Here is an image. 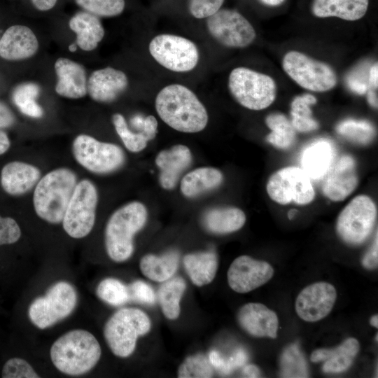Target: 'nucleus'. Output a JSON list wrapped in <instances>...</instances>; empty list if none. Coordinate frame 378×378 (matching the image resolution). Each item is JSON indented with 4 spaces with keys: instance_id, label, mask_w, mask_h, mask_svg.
<instances>
[{
    "instance_id": "423d86ee",
    "label": "nucleus",
    "mask_w": 378,
    "mask_h": 378,
    "mask_svg": "<svg viewBox=\"0 0 378 378\" xmlns=\"http://www.w3.org/2000/svg\"><path fill=\"white\" fill-rule=\"evenodd\" d=\"M228 89L242 106L253 111L269 107L275 100L276 85L270 76L246 67L232 70Z\"/></svg>"
},
{
    "instance_id": "f704fd0d",
    "label": "nucleus",
    "mask_w": 378,
    "mask_h": 378,
    "mask_svg": "<svg viewBox=\"0 0 378 378\" xmlns=\"http://www.w3.org/2000/svg\"><path fill=\"white\" fill-rule=\"evenodd\" d=\"M40 93L38 85L26 83L16 87L13 92V101L18 109L27 116L38 118L43 116V110L37 103Z\"/></svg>"
},
{
    "instance_id": "aec40b11",
    "label": "nucleus",
    "mask_w": 378,
    "mask_h": 378,
    "mask_svg": "<svg viewBox=\"0 0 378 378\" xmlns=\"http://www.w3.org/2000/svg\"><path fill=\"white\" fill-rule=\"evenodd\" d=\"M192 160L190 148L183 144L174 145L161 150L155 158V164L160 170L159 182L162 188L173 189Z\"/></svg>"
},
{
    "instance_id": "603ef678",
    "label": "nucleus",
    "mask_w": 378,
    "mask_h": 378,
    "mask_svg": "<svg viewBox=\"0 0 378 378\" xmlns=\"http://www.w3.org/2000/svg\"><path fill=\"white\" fill-rule=\"evenodd\" d=\"M209 362L211 365L221 370L224 365V360L220 356L218 352L212 351L209 354Z\"/></svg>"
},
{
    "instance_id": "a19ab883",
    "label": "nucleus",
    "mask_w": 378,
    "mask_h": 378,
    "mask_svg": "<svg viewBox=\"0 0 378 378\" xmlns=\"http://www.w3.org/2000/svg\"><path fill=\"white\" fill-rule=\"evenodd\" d=\"M86 12L97 17L111 18L119 15L125 6V0H74Z\"/></svg>"
},
{
    "instance_id": "4be33fe9",
    "label": "nucleus",
    "mask_w": 378,
    "mask_h": 378,
    "mask_svg": "<svg viewBox=\"0 0 378 378\" xmlns=\"http://www.w3.org/2000/svg\"><path fill=\"white\" fill-rule=\"evenodd\" d=\"M54 69L57 78L55 88L57 94L75 99L86 95V71L81 64L66 57H59L55 61Z\"/></svg>"
},
{
    "instance_id": "4c0bfd02",
    "label": "nucleus",
    "mask_w": 378,
    "mask_h": 378,
    "mask_svg": "<svg viewBox=\"0 0 378 378\" xmlns=\"http://www.w3.org/2000/svg\"><path fill=\"white\" fill-rule=\"evenodd\" d=\"M280 368L283 377H309L306 360L297 344H291L283 351Z\"/></svg>"
},
{
    "instance_id": "1a4fd4ad",
    "label": "nucleus",
    "mask_w": 378,
    "mask_h": 378,
    "mask_svg": "<svg viewBox=\"0 0 378 378\" xmlns=\"http://www.w3.org/2000/svg\"><path fill=\"white\" fill-rule=\"evenodd\" d=\"M98 192L93 182H78L66 209L62 223L71 237L81 239L92 231L96 219Z\"/></svg>"
},
{
    "instance_id": "c9c22d12",
    "label": "nucleus",
    "mask_w": 378,
    "mask_h": 378,
    "mask_svg": "<svg viewBox=\"0 0 378 378\" xmlns=\"http://www.w3.org/2000/svg\"><path fill=\"white\" fill-rule=\"evenodd\" d=\"M336 130L343 137L359 145L370 144L375 136L373 125L363 120H344L337 125Z\"/></svg>"
},
{
    "instance_id": "f03ea898",
    "label": "nucleus",
    "mask_w": 378,
    "mask_h": 378,
    "mask_svg": "<svg viewBox=\"0 0 378 378\" xmlns=\"http://www.w3.org/2000/svg\"><path fill=\"white\" fill-rule=\"evenodd\" d=\"M101 355L102 349L97 338L83 329L66 332L52 343L50 349L53 365L62 373L71 376L90 371Z\"/></svg>"
},
{
    "instance_id": "a18cd8bd",
    "label": "nucleus",
    "mask_w": 378,
    "mask_h": 378,
    "mask_svg": "<svg viewBox=\"0 0 378 378\" xmlns=\"http://www.w3.org/2000/svg\"><path fill=\"white\" fill-rule=\"evenodd\" d=\"M130 300L140 303L152 304L155 301V295L153 288L146 282L136 280L129 286Z\"/></svg>"
},
{
    "instance_id": "bb28decb",
    "label": "nucleus",
    "mask_w": 378,
    "mask_h": 378,
    "mask_svg": "<svg viewBox=\"0 0 378 378\" xmlns=\"http://www.w3.org/2000/svg\"><path fill=\"white\" fill-rule=\"evenodd\" d=\"M369 0H313L311 10L317 18L336 17L355 21L366 13Z\"/></svg>"
},
{
    "instance_id": "7c9ffc66",
    "label": "nucleus",
    "mask_w": 378,
    "mask_h": 378,
    "mask_svg": "<svg viewBox=\"0 0 378 378\" xmlns=\"http://www.w3.org/2000/svg\"><path fill=\"white\" fill-rule=\"evenodd\" d=\"M179 253L170 250L161 255L147 254L140 260L142 274L148 279L164 282L174 276L178 267Z\"/></svg>"
},
{
    "instance_id": "0eeeda50",
    "label": "nucleus",
    "mask_w": 378,
    "mask_h": 378,
    "mask_svg": "<svg viewBox=\"0 0 378 378\" xmlns=\"http://www.w3.org/2000/svg\"><path fill=\"white\" fill-rule=\"evenodd\" d=\"M78 300L75 288L65 281L52 285L46 293L30 304L28 316L31 322L43 330L68 317L74 310Z\"/></svg>"
},
{
    "instance_id": "39448f33",
    "label": "nucleus",
    "mask_w": 378,
    "mask_h": 378,
    "mask_svg": "<svg viewBox=\"0 0 378 378\" xmlns=\"http://www.w3.org/2000/svg\"><path fill=\"white\" fill-rule=\"evenodd\" d=\"M150 327L145 312L137 308H122L106 322L104 336L115 356L127 358L134 352L138 337L148 332Z\"/></svg>"
},
{
    "instance_id": "ddd939ff",
    "label": "nucleus",
    "mask_w": 378,
    "mask_h": 378,
    "mask_svg": "<svg viewBox=\"0 0 378 378\" xmlns=\"http://www.w3.org/2000/svg\"><path fill=\"white\" fill-rule=\"evenodd\" d=\"M266 190L273 201L282 205L292 202L305 205L315 197L312 179L298 167H284L274 172L267 181Z\"/></svg>"
},
{
    "instance_id": "72a5a7b5",
    "label": "nucleus",
    "mask_w": 378,
    "mask_h": 378,
    "mask_svg": "<svg viewBox=\"0 0 378 378\" xmlns=\"http://www.w3.org/2000/svg\"><path fill=\"white\" fill-rule=\"evenodd\" d=\"M316 102V97L311 94H304L293 99L290 104V122L296 131L309 132L318 128V123L313 118L310 108V106Z\"/></svg>"
},
{
    "instance_id": "b1692460",
    "label": "nucleus",
    "mask_w": 378,
    "mask_h": 378,
    "mask_svg": "<svg viewBox=\"0 0 378 378\" xmlns=\"http://www.w3.org/2000/svg\"><path fill=\"white\" fill-rule=\"evenodd\" d=\"M335 147L329 140L314 141L303 150L300 168L311 179H322L335 160Z\"/></svg>"
},
{
    "instance_id": "f257e3e1",
    "label": "nucleus",
    "mask_w": 378,
    "mask_h": 378,
    "mask_svg": "<svg viewBox=\"0 0 378 378\" xmlns=\"http://www.w3.org/2000/svg\"><path fill=\"white\" fill-rule=\"evenodd\" d=\"M155 106L161 120L176 131L197 133L207 125L206 108L196 94L183 85L163 88L156 96Z\"/></svg>"
},
{
    "instance_id": "ea45409f",
    "label": "nucleus",
    "mask_w": 378,
    "mask_h": 378,
    "mask_svg": "<svg viewBox=\"0 0 378 378\" xmlns=\"http://www.w3.org/2000/svg\"><path fill=\"white\" fill-rule=\"evenodd\" d=\"M213 374L209 360L202 354L187 357L179 365L177 372L179 378H209Z\"/></svg>"
},
{
    "instance_id": "2eb2a0df",
    "label": "nucleus",
    "mask_w": 378,
    "mask_h": 378,
    "mask_svg": "<svg viewBox=\"0 0 378 378\" xmlns=\"http://www.w3.org/2000/svg\"><path fill=\"white\" fill-rule=\"evenodd\" d=\"M274 275L270 263L248 255L237 257L227 271V282L235 292L245 293L266 284Z\"/></svg>"
},
{
    "instance_id": "37998d69",
    "label": "nucleus",
    "mask_w": 378,
    "mask_h": 378,
    "mask_svg": "<svg viewBox=\"0 0 378 378\" xmlns=\"http://www.w3.org/2000/svg\"><path fill=\"white\" fill-rule=\"evenodd\" d=\"M223 2L224 0H189L188 8L193 17L207 18L220 9Z\"/></svg>"
},
{
    "instance_id": "5fc2aeb1",
    "label": "nucleus",
    "mask_w": 378,
    "mask_h": 378,
    "mask_svg": "<svg viewBox=\"0 0 378 378\" xmlns=\"http://www.w3.org/2000/svg\"><path fill=\"white\" fill-rule=\"evenodd\" d=\"M243 374L247 377H258L260 375V370L254 365H247L243 369Z\"/></svg>"
},
{
    "instance_id": "473e14b6",
    "label": "nucleus",
    "mask_w": 378,
    "mask_h": 378,
    "mask_svg": "<svg viewBox=\"0 0 378 378\" xmlns=\"http://www.w3.org/2000/svg\"><path fill=\"white\" fill-rule=\"evenodd\" d=\"M265 123L271 132L266 140L274 147L286 150L296 141V130L288 118L280 113H273L265 118Z\"/></svg>"
},
{
    "instance_id": "864d4df0",
    "label": "nucleus",
    "mask_w": 378,
    "mask_h": 378,
    "mask_svg": "<svg viewBox=\"0 0 378 378\" xmlns=\"http://www.w3.org/2000/svg\"><path fill=\"white\" fill-rule=\"evenodd\" d=\"M10 146V139L4 132L0 130V155L5 153Z\"/></svg>"
},
{
    "instance_id": "4d7b16f0",
    "label": "nucleus",
    "mask_w": 378,
    "mask_h": 378,
    "mask_svg": "<svg viewBox=\"0 0 378 378\" xmlns=\"http://www.w3.org/2000/svg\"><path fill=\"white\" fill-rule=\"evenodd\" d=\"M261 2L267 6H277L281 5L285 0H260Z\"/></svg>"
},
{
    "instance_id": "5701e85b",
    "label": "nucleus",
    "mask_w": 378,
    "mask_h": 378,
    "mask_svg": "<svg viewBox=\"0 0 378 378\" xmlns=\"http://www.w3.org/2000/svg\"><path fill=\"white\" fill-rule=\"evenodd\" d=\"M40 178L41 171L37 167L21 161H13L2 168L0 181L6 193L18 196L30 191Z\"/></svg>"
},
{
    "instance_id": "a878e982",
    "label": "nucleus",
    "mask_w": 378,
    "mask_h": 378,
    "mask_svg": "<svg viewBox=\"0 0 378 378\" xmlns=\"http://www.w3.org/2000/svg\"><path fill=\"white\" fill-rule=\"evenodd\" d=\"M69 28L76 35V45L84 51L94 50L104 36V29L99 17L86 11L73 15Z\"/></svg>"
},
{
    "instance_id": "c03bdc74",
    "label": "nucleus",
    "mask_w": 378,
    "mask_h": 378,
    "mask_svg": "<svg viewBox=\"0 0 378 378\" xmlns=\"http://www.w3.org/2000/svg\"><path fill=\"white\" fill-rule=\"evenodd\" d=\"M21 237V230L16 220L0 216V246L17 242Z\"/></svg>"
},
{
    "instance_id": "dca6fc26",
    "label": "nucleus",
    "mask_w": 378,
    "mask_h": 378,
    "mask_svg": "<svg viewBox=\"0 0 378 378\" xmlns=\"http://www.w3.org/2000/svg\"><path fill=\"white\" fill-rule=\"evenodd\" d=\"M337 299L335 287L327 282H316L305 287L298 295L295 311L308 322L325 318L332 310Z\"/></svg>"
},
{
    "instance_id": "c85d7f7f",
    "label": "nucleus",
    "mask_w": 378,
    "mask_h": 378,
    "mask_svg": "<svg viewBox=\"0 0 378 378\" xmlns=\"http://www.w3.org/2000/svg\"><path fill=\"white\" fill-rule=\"evenodd\" d=\"M245 222L244 211L233 206L212 208L206 211L202 217L205 228L218 234L236 232L244 226Z\"/></svg>"
},
{
    "instance_id": "20e7f679",
    "label": "nucleus",
    "mask_w": 378,
    "mask_h": 378,
    "mask_svg": "<svg viewBox=\"0 0 378 378\" xmlns=\"http://www.w3.org/2000/svg\"><path fill=\"white\" fill-rule=\"evenodd\" d=\"M77 183L76 174L69 168H57L45 174L36 185L33 194L37 216L51 224L62 223Z\"/></svg>"
},
{
    "instance_id": "f8f14e48",
    "label": "nucleus",
    "mask_w": 378,
    "mask_h": 378,
    "mask_svg": "<svg viewBox=\"0 0 378 378\" xmlns=\"http://www.w3.org/2000/svg\"><path fill=\"white\" fill-rule=\"evenodd\" d=\"M148 50L159 64L175 72L192 71L199 62L200 55L196 45L180 36L159 34L150 41Z\"/></svg>"
},
{
    "instance_id": "9b49d317",
    "label": "nucleus",
    "mask_w": 378,
    "mask_h": 378,
    "mask_svg": "<svg viewBox=\"0 0 378 378\" xmlns=\"http://www.w3.org/2000/svg\"><path fill=\"white\" fill-rule=\"evenodd\" d=\"M282 66L297 84L310 91L326 92L337 84L336 74L330 66L298 51L287 52Z\"/></svg>"
},
{
    "instance_id": "13d9d810",
    "label": "nucleus",
    "mask_w": 378,
    "mask_h": 378,
    "mask_svg": "<svg viewBox=\"0 0 378 378\" xmlns=\"http://www.w3.org/2000/svg\"><path fill=\"white\" fill-rule=\"evenodd\" d=\"M370 323L372 326L377 328H378V316L377 314L372 316L370 320Z\"/></svg>"
},
{
    "instance_id": "09e8293b",
    "label": "nucleus",
    "mask_w": 378,
    "mask_h": 378,
    "mask_svg": "<svg viewBox=\"0 0 378 378\" xmlns=\"http://www.w3.org/2000/svg\"><path fill=\"white\" fill-rule=\"evenodd\" d=\"M15 122V118L11 110L0 102V128L12 126Z\"/></svg>"
},
{
    "instance_id": "f3484780",
    "label": "nucleus",
    "mask_w": 378,
    "mask_h": 378,
    "mask_svg": "<svg viewBox=\"0 0 378 378\" xmlns=\"http://www.w3.org/2000/svg\"><path fill=\"white\" fill-rule=\"evenodd\" d=\"M323 178V195L334 202L344 200L355 190L358 184L356 160L349 155L335 158Z\"/></svg>"
},
{
    "instance_id": "393cba45",
    "label": "nucleus",
    "mask_w": 378,
    "mask_h": 378,
    "mask_svg": "<svg viewBox=\"0 0 378 378\" xmlns=\"http://www.w3.org/2000/svg\"><path fill=\"white\" fill-rule=\"evenodd\" d=\"M358 351V341L349 337L334 349H316L312 353L310 360L313 363L323 361L324 372L340 373L349 368Z\"/></svg>"
},
{
    "instance_id": "49530a36",
    "label": "nucleus",
    "mask_w": 378,
    "mask_h": 378,
    "mask_svg": "<svg viewBox=\"0 0 378 378\" xmlns=\"http://www.w3.org/2000/svg\"><path fill=\"white\" fill-rule=\"evenodd\" d=\"M346 83L349 88L358 94H363L369 90L368 77L363 76L360 71L352 72L347 78Z\"/></svg>"
},
{
    "instance_id": "7ed1b4c3",
    "label": "nucleus",
    "mask_w": 378,
    "mask_h": 378,
    "mask_svg": "<svg viewBox=\"0 0 378 378\" xmlns=\"http://www.w3.org/2000/svg\"><path fill=\"white\" fill-rule=\"evenodd\" d=\"M147 218L146 206L138 201L129 202L111 214L105 227L104 244L112 260L122 262L132 255L134 237L145 226Z\"/></svg>"
},
{
    "instance_id": "8fccbe9b",
    "label": "nucleus",
    "mask_w": 378,
    "mask_h": 378,
    "mask_svg": "<svg viewBox=\"0 0 378 378\" xmlns=\"http://www.w3.org/2000/svg\"><path fill=\"white\" fill-rule=\"evenodd\" d=\"M33 6L40 11H47L56 5L57 0H31Z\"/></svg>"
},
{
    "instance_id": "bf43d9fd",
    "label": "nucleus",
    "mask_w": 378,
    "mask_h": 378,
    "mask_svg": "<svg viewBox=\"0 0 378 378\" xmlns=\"http://www.w3.org/2000/svg\"><path fill=\"white\" fill-rule=\"evenodd\" d=\"M69 50L71 51H74L76 50V45L75 44H73L71 46H69Z\"/></svg>"
},
{
    "instance_id": "4468645a",
    "label": "nucleus",
    "mask_w": 378,
    "mask_h": 378,
    "mask_svg": "<svg viewBox=\"0 0 378 378\" xmlns=\"http://www.w3.org/2000/svg\"><path fill=\"white\" fill-rule=\"evenodd\" d=\"M206 27L217 42L228 48H246L256 37L252 24L234 10L219 9L207 18Z\"/></svg>"
},
{
    "instance_id": "9d476101",
    "label": "nucleus",
    "mask_w": 378,
    "mask_h": 378,
    "mask_svg": "<svg viewBox=\"0 0 378 378\" xmlns=\"http://www.w3.org/2000/svg\"><path fill=\"white\" fill-rule=\"evenodd\" d=\"M377 216L374 201L368 195H358L339 214L336 223L337 234L346 244L360 245L372 233Z\"/></svg>"
},
{
    "instance_id": "6e6d98bb",
    "label": "nucleus",
    "mask_w": 378,
    "mask_h": 378,
    "mask_svg": "<svg viewBox=\"0 0 378 378\" xmlns=\"http://www.w3.org/2000/svg\"><path fill=\"white\" fill-rule=\"evenodd\" d=\"M368 102L374 108H377V94L374 89H369L368 91Z\"/></svg>"
},
{
    "instance_id": "2f4dec72",
    "label": "nucleus",
    "mask_w": 378,
    "mask_h": 378,
    "mask_svg": "<svg viewBox=\"0 0 378 378\" xmlns=\"http://www.w3.org/2000/svg\"><path fill=\"white\" fill-rule=\"evenodd\" d=\"M186 288V281L179 276L171 278L160 286L159 302L163 314L168 319L175 320L179 316L180 301Z\"/></svg>"
},
{
    "instance_id": "a211bd4d",
    "label": "nucleus",
    "mask_w": 378,
    "mask_h": 378,
    "mask_svg": "<svg viewBox=\"0 0 378 378\" xmlns=\"http://www.w3.org/2000/svg\"><path fill=\"white\" fill-rule=\"evenodd\" d=\"M127 86V75L109 66L95 70L87 81L88 94L94 101L101 103L115 101Z\"/></svg>"
},
{
    "instance_id": "6e6552de",
    "label": "nucleus",
    "mask_w": 378,
    "mask_h": 378,
    "mask_svg": "<svg viewBox=\"0 0 378 378\" xmlns=\"http://www.w3.org/2000/svg\"><path fill=\"white\" fill-rule=\"evenodd\" d=\"M72 153L80 166L96 174L114 172L123 166L126 160L125 152L119 146L84 134L74 139Z\"/></svg>"
},
{
    "instance_id": "c756f323",
    "label": "nucleus",
    "mask_w": 378,
    "mask_h": 378,
    "mask_svg": "<svg viewBox=\"0 0 378 378\" xmlns=\"http://www.w3.org/2000/svg\"><path fill=\"white\" fill-rule=\"evenodd\" d=\"M183 265L192 282L202 286L214 280L218 269V258L213 251L188 253L183 258Z\"/></svg>"
},
{
    "instance_id": "79ce46f5",
    "label": "nucleus",
    "mask_w": 378,
    "mask_h": 378,
    "mask_svg": "<svg viewBox=\"0 0 378 378\" xmlns=\"http://www.w3.org/2000/svg\"><path fill=\"white\" fill-rule=\"evenodd\" d=\"M1 377L4 378L40 377L31 364L22 358H11L3 366Z\"/></svg>"
},
{
    "instance_id": "58836bf2",
    "label": "nucleus",
    "mask_w": 378,
    "mask_h": 378,
    "mask_svg": "<svg viewBox=\"0 0 378 378\" xmlns=\"http://www.w3.org/2000/svg\"><path fill=\"white\" fill-rule=\"evenodd\" d=\"M97 295L112 306H120L130 300L128 286L115 278H106L98 284Z\"/></svg>"
},
{
    "instance_id": "cd10ccee",
    "label": "nucleus",
    "mask_w": 378,
    "mask_h": 378,
    "mask_svg": "<svg viewBox=\"0 0 378 378\" xmlns=\"http://www.w3.org/2000/svg\"><path fill=\"white\" fill-rule=\"evenodd\" d=\"M223 175L214 167H200L187 173L181 179L180 189L183 196L195 198L219 187Z\"/></svg>"
},
{
    "instance_id": "3c124183",
    "label": "nucleus",
    "mask_w": 378,
    "mask_h": 378,
    "mask_svg": "<svg viewBox=\"0 0 378 378\" xmlns=\"http://www.w3.org/2000/svg\"><path fill=\"white\" fill-rule=\"evenodd\" d=\"M368 82L372 89H377L378 85V65L376 62L371 66L368 72Z\"/></svg>"
},
{
    "instance_id": "e433bc0d",
    "label": "nucleus",
    "mask_w": 378,
    "mask_h": 378,
    "mask_svg": "<svg viewBox=\"0 0 378 378\" xmlns=\"http://www.w3.org/2000/svg\"><path fill=\"white\" fill-rule=\"evenodd\" d=\"M112 121L118 135L128 150L138 153L146 148L150 139L144 131L132 132L124 116L118 113L113 114Z\"/></svg>"
},
{
    "instance_id": "de8ad7c7",
    "label": "nucleus",
    "mask_w": 378,
    "mask_h": 378,
    "mask_svg": "<svg viewBox=\"0 0 378 378\" xmlns=\"http://www.w3.org/2000/svg\"><path fill=\"white\" fill-rule=\"evenodd\" d=\"M377 232L372 242V244L368 251L365 254L362 260V265L368 270H372L378 265V244H377Z\"/></svg>"
},
{
    "instance_id": "6ab92c4d",
    "label": "nucleus",
    "mask_w": 378,
    "mask_h": 378,
    "mask_svg": "<svg viewBox=\"0 0 378 378\" xmlns=\"http://www.w3.org/2000/svg\"><path fill=\"white\" fill-rule=\"evenodd\" d=\"M237 320L249 335L257 337H276L279 319L274 312L258 302L243 305L237 313Z\"/></svg>"
},
{
    "instance_id": "412c9836",
    "label": "nucleus",
    "mask_w": 378,
    "mask_h": 378,
    "mask_svg": "<svg viewBox=\"0 0 378 378\" xmlns=\"http://www.w3.org/2000/svg\"><path fill=\"white\" fill-rule=\"evenodd\" d=\"M38 49V41L33 31L24 25H13L0 38V57L9 61L28 59Z\"/></svg>"
}]
</instances>
